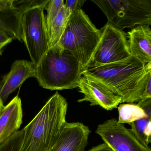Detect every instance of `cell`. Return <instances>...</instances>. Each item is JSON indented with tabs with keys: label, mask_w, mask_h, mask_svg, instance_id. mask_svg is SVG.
<instances>
[{
	"label": "cell",
	"mask_w": 151,
	"mask_h": 151,
	"mask_svg": "<svg viewBox=\"0 0 151 151\" xmlns=\"http://www.w3.org/2000/svg\"><path fill=\"white\" fill-rule=\"evenodd\" d=\"M72 13L70 10L63 6L48 29L49 48L59 43L63 36Z\"/></svg>",
	"instance_id": "cell-15"
},
{
	"label": "cell",
	"mask_w": 151,
	"mask_h": 151,
	"mask_svg": "<svg viewBox=\"0 0 151 151\" xmlns=\"http://www.w3.org/2000/svg\"><path fill=\"white\" fill-rule=\"evenodd\" d=\"M24 136L23 129L0 144V151H20Z\"/></svg>",
	"instance_id": "cell-19"
},
{
	"label": "cell",
	"mask_w": 151,
	"mask_h": 151,
	"mask_svg": "<svg viewBox=\"0 0 151 151\" xmlns=\"http://www.w3.org/2000/svg\"><path fill=\"white\" fill-rule=\"evenodd\" d=\"M83 69L71 52L58 44L50 48L36 65L41 87L51 90L77 87Z\"/></svg>",
	"instance_id": "cell-3"
},
{
	"label": "cell",
	"mask_w": 151,
	"mask_h": 151,
	"mask_svg": "<svg viewBox=\"0 0 151 151\" xmlns=\"http://www.w3.org/2000/svg\"><path fill=\"white\" fill-rule=\"evenodd\" d=\"M4 106H4V103L2 101L1 99V97H0V117H1L2 113L4 109Z\"/></svg>",
	"instance_id": "cell-25"
},
{
	"label": "cell",
	"mask_w": 151,
	"mask_h": 151,
	"mask_svg": "<svg viewBox=\"0 0 151 151\" xmlns=\"http://www.w3.org/2000/svg\"><path fill=\"white\" fill-rule=\"evenodd\" d=\"M100 30V41L87 67L120 62L131 56L125 32L108 21Z\"/></svg>",
	"instance_id": "cell-7"
},
{
	"label": "cell",
	"mask_w": 151,
	"mask_h": 151,
	"mask_svg": "<svg viewBox=\"0 0 151 151\" xmlns=\"http://www.w3.org/2000/svg\"><path fill=\"white\" fill-rule=\"evenodd\" d=\"M130 55L145 64L151 63V28L148 26L134 27L127 34Z\"/></svg>",
	"instance_id": "cell-12"
},
{
	"label": "cell",
	"mask_w": 151,
	"mask_h": 151,
	"mask_svg": "<svg viewBox=\"0 0 151 151\" xmlns=\"http://www.w3.org/2000/svg\"><path fill=\"white\" fill-rule=\"evenodd\" d=\"M64 5V0H49L45 9L47 11L45 17L47 30Z\"/></svg>",
	"instance_id": "cell-18"
},
{
	"label": "cell",
	"mask_w": 151,
	"mask_h": 151,
	"mask_svg": "<svg viewBox=\"0 0 151 151\" xmlns=\"http://www.w3.org/2000/svg\"><path fill=\"white\" fill-rule=\"evenodd\" d=\"M151 70V63L144 64L131 56L113 64L87 67L82 75L95 78L122 98V103L140 100Z\"/></svg>",
	"instance_id": "cell-1"
},
{
	"label": "cell",
	"mask_w": 151,
	"mask_h": 151,
	"mask_svg": "<svg viewBox=\"0 0 151 151\" xmlns=\"http://www.w3.org/2000/svg\"><path fill=\"white\" fill-rule=\"evenodd\" d=\"M91 131L81 122H66L49 151H84Z\"/></svg>",
	"instance_id": "cell-10"
},
{
	"label": "cell",
	"mask_w": 151,
	"mask_h": 151,
	"mask_svg": "<svg viewBox=\"0 0 151 151\" xmlns=\"http://www.w3.org/2000/svg\"><path fill=\"white\" fill-rule=\"evenodd\" d=\"M144 136L145 142L147 145L150 143V140L151 138V121L147 125L144 131Z\"/></svg>",
	"instance_id": "cell-23"
},
{
	"label": "cell",
	"mask_w": 151,
	"mask_h": 151,
	"mask_svg": "<svg viewBox=\"0 0 151 151\" xmlns=\"http://www.w3.org/2000/svg\"><path fill=\"white\" fill-rule=\"evenodd\" d=\"M22 118L21 100L17 96L4 106L0 117V144L19 131Z\"/></svg>",
	"instance_id": "cell-13"
},
{
	"label": "cell",
	"mask_w": 151,
	"mask_h": 151,
	"mask_svg": "<svg viewBox=\"0 0 151 151\" xmlns=\"http://www.w3.org/2000/svg\"><path fill=\"white\" fill-rule=\"evenodd\" d=\"M151 98V70L144 90L141 96L140 100Z\"/></svg>",
	"instance_id": "cell-22"
},
{
	"label": "cell",
	"mask_w": 151,
	"mask_h": 151,
	"mask_svg": "<svg viewBox=\"0 0 151 151\" xmlns=\"http://www.w3.org/2000/svg\"><path fill=\"white\" fill-rule=\"evenodd\" d=\"M77 87L84 95L77 101L79 103L89 102L91 106L99 105L106 111L115 109L122 103L120 97L114 95L102 82L88 75L82 76Z\"/></svg>",
	"instance_id": "cell-9"
},
{
	"label": "cell",
	"mask_w": 151,
	"mask_h": 151,
	"mask_svg": "<svg viewBox=\"0 0 151 151\" xmlns=\"http://www.w3.org/2000/svg\"><path fill=\"white\" fill-rule=\"evenodd\" d=\"M137 104L143 109L146 117L130 124V129L141 142L147 145L145 139L144 131L147 125L151 121V98L140 100Z\"/></svg>",
	"instance_id": "cell-17"
},
{
	"label": "cell",
	"mask_w": 151,
	"mask_h": 151,
	"mask_svg": "<svg viewBox=\"0 0 151 151\" xmlns=\"http://www.w3.org/2000/svg\"><path fill=\"white\" fill-rule=\"evenodd\" d=\"M49 0L27 10L22 15L23 41L32 62L37 65L49 48V35L44 10Z\"/></svg>",
	"instance_id": "cell-6"
},
{
	"label": "cell",
	"mask_w": 151,
	"mask_h": 151,
	"mask_svg": "<svg viewBox=\"0 0 151 151\" xmlns=\"http://www.w3.org/2000/svg\"><path fill=\"white\" fill-rule=\"evenodd\" d=\"M13 38L11 34L0 20V55L2 54L3 48L11 42Z\"/></svg>",
	"instance_id": "cell-20"
},
{
	"label": "cell",
	"mask_w": 151,
	"mask_h": 151,
	"mask_svg": "<svg viewBox=\"0 0 151 151\" xmlns=\"http://www.w3.org/2000/svg\"><path fill=\"white\" fill-rule=\"evenodd\" d=\"M68 104L57 91L23 129L20 151H49L66 122Z\"/></svg>",
	"instance_id": "cell-2"
},
{
	"label": "cell",
	"mask_w": 151,
	"mask_h": 151,
	"mask_svg": "<svg viewBox=\"0 0 151 151\" xmlns=\"http://www.w3.org/2000/svg\"><path fill=\"white\" fill-rule=\"evenodd\" d=\"M120 30L151 25V0H92Z\"/></svg>",
	"instance_id": "cell-5"
},
{
	"label": "cell",
	"mask_w": 151,
	"mask_h": 151,
	"mask_svg": "<svg viewBox=\"0 0 151 151\" xmlns=\"http://www.w3.org/2000/svg\"><path fill=\"white\" fill-rule=\"evenodd\" d=\"M86 1L85 0H66L65 2V6L70 10L72 14L80 10Z\"/></svg>",
	"instance_id": "cell-21"
},
{
	"label": "cell",
	"mask_w": 151,
	"mask_h": 151,
	"mask_svg": "<svg viewBox=\"0 0 151 151\" xmlns=\"http://www.w3.org/2000/svg\"><path fill=\"white\" fill-rule=\"evenodd\" d=\"M150 143L151 144V138L150 140Z\"/></svg>",
	"instance_id": "cell-26"
},
{
	"label": "cell",
	"mask_w": 151,
	"mask_h": 151,
	"mask_svg": "<svg viewBox=\"0 0 151 151\" xmlns=\"http://www.w3.org/2000/svg\"><path fill=\"white\" fill-rule=\"evenodd\" d=\"M36 65L32 61L17 60L0 81V97L4 103L28 78L35 77Z\"/></svg>",
	"instance_id": "cell-11"
},
{
	"label": "cell",
	"mask_w": 151,
	"mask_h": 151,
	"mask_svg": "<svg viewBox=\"0 0 151 151\" xmlns=\"http://www.w3.org/2000/svg\"><path fill=\"white\" fill-rule=\"evenodd\" d=\"M24 12L15 8L13 0H0V20L13 38L23 42L21 20Z\"/></svg>",
	"instance_id": "cell-14"
},
{
	"label": "cell",
	"mask_w": 151,
	"mask_h": 151,
	"mask_svg": "<svg viewBox=\"0 0 151 151\" xmlns=\"http://www.w3.org/2000/svg\"><path fill=\"white\" fill-rule=\"evenodd\" d=\"M88 151H113L106 144L104 143L99 144L96 147L91 148Z\"/></svg>",
	"instance_id": "cell-24"
},
{
	"label": "cell",
	"mask_w": 151,
	"mask_h": 151,
	"mask_svg": "<svg viewBox=\"0 0 151 151\" xmlns=\"http://www.w3.org/2000/svg\"><path fill=\"white\" fill-rule=\"evenodd\" d=\"M96 133L113 151H151L130 129L111 118L98 126Z\"/></svg>",
	"instance_id": "cell-8"
},
{
	"label": "cell",
	"mask_w": 151,
	"mask_h": 151,
	"mask_svg": "<svg viewBox=\"0 0 151 151\" xmlns=\"http://www.w3.org/2000/svg\"><path fill=\"white\" fill-rule=\"evenodd\" d=\"M117 108L119 111V118L117 120L120 124H127L129 125L146 117L143 109L137 104H121Z\"/></svg>",
	"instance_id": "cell-16"
},
{
	"label": "cell",
	"mask_w": 151,
	"mask_h": 151,
	"mask_svg": "<svg viewBox=\"0 0 151 151\" xmlns=\"http://www.w3.org/2000/svg\"><path fill=\"white\" fill-rule=\"evenodd\" d=\"M101 37L100 29L81 9L71 15L58 44L71 52L84 70L90 62Z\"/></svg>",
	"instance_id": "cell-4"
}]
</instances>
